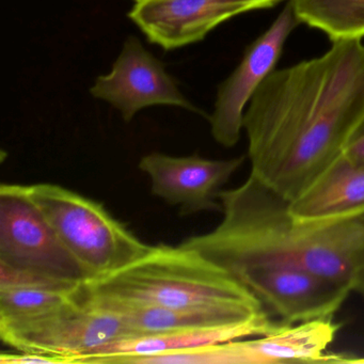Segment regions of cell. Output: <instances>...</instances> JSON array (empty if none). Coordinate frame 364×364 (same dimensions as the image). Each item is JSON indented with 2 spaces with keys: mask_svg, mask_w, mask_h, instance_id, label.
Listing matches in <instances>:
<instances>
[{
  "mask_svg": "<svg viewBox=\"0 0 364 364\" xmlns=\"http://www.w3.org/2000/svg\"><path fill=\"white\" fill-rule=\"evenodd\" d=\"M364 122V43L276 69L247 106L250 173L289 201L344 152Z\"/></svg>",
  "mask_w": 364,
  "mask_h": 364,
  "instance_id": "cell-1",
  "label": "cell"
},
{
  "mask_svg": "<svg viewBox=\"0 0 364 364\" xmlns=\"http://www.w3.org/2000/svg\"><path fill=\"white\" fill-rule=\"evenodd\" d=\"M223 220L213 231L183 246L233 276L257 265L309 270L358 293L364 279V215L342 220L304 223L289 201L249 174L236 188L218 196Z\"/></svg>",
  "mask_w": 364,
  "mask_h": 364,
  "instance_id": "cell-2",
  "label": "cell"
},
{
  "mask_svg": "<svg viewBox=\"0 0 364 364\" xmlns=\"http://www.w3.org/2000/svg\"><path fill=\"white\" fill-rule=\"evenodd\" d=\"M84 287L90 297L121 304L266 310L227 270L182 244L152 246L141 259L109 276L85 281Z\"/></svg>",
  "mask_w": 364,
  "mask_h": 364,
  "instance_id": "cell-3",
  "label": "cell"
},
{
  "mask_svg": "<svg viewBox=\"0 0 364 364\" xmlns=\"http://www.w3.org/2000/svg\"><path fill=\"white\" fill-rule=\"evenodd\" d=\"M26 188L61 242L85 268L89 280L114 274L152 249L99 202L59 185L36 184Z\"/></svg>",
  "mask_w": 364,
  "mask_h": 364,
  "instance_id": "cell-4",
  "label": "cell"
},
{
  "mask_svg": "<svg viewBox=\"0 0 364 364\" xmlns=\"http://www.w3.org/2000/svg\"><path fill=\"white\" fill-rule=\"evenodd\" d=\"M136 336L118 313L87 296L84 282L77 295L60 308L33 318L0 321V338L18 351L61 355L71 364L85 363L108 345Z\"/></svg>",
  "mask_w": 364,
  "mask_h": 364,
  "instance_id": "cell-5",
  "label": "cell"
},
{
  "mask_svg": "<svg viewBox=\"0 0 364 364\" xmlns=\"http://www.w3.org/2000/svg\"><path fill=\"white\" fill-rule=\"evenodd\" d=\"M0 263L65 282L90 279L29 197L26 185L0 187Z\"/></svg>",
  "mask_w": 364,
  "mask_h": 364,
  "instance_id": "cell-6",
  "label": "cell"
},
{
  "mask_svg": "<svg viewBox=\"0 0 364 364\" xmlns=\"http://www.w3.org/2000/svg\"><path fill=\"white\" fill-rule=\"evenodd\" d=\"M233 277L287 325L332 318L353 293L338 281L287 266H250Z\"/></svg>",
  "mask_w": 364,
  "mask_h": 364,
  "instance_id": "cell-7",
  "label": "cell"
},
{
  "mask_svg": "<svg viewBox=\"0 0 364 364\" xmlns=\"http://www.w3.org/2000/svg\"><path fill=\"white\" fill-rule=\"evenodd\" d=\"M300 22L287 1L272 24L247 48L233 73L219 86L214 112L210 117V133L217 144L233 148L244 131L247 106L264 80L276 70L289 36Z\"/></svg>",
  "mask_w": 364,
  "mask_h": 364,
  "instance_id": "cell-8",
  "label": "cell"
},
{
  "mask_svg": "<svg viewBox=\"0 0 364 364\" xmlns=\"http://www.w3.org/2000/svg\"><path fill=\"white\" fill-rule=\"evenodd\" d=\"M90 93L119 110L125 122L151 106H174L203 114L183 95L161 61L134 36L123 44L112 71L97 78Z\"/></svg>",
  "mask_w": 364,
  "mask_h": 364,
  "instance_id": "cell-9",
  "label": "cell"
},
{
  "mask_svg": "<svg viewBox=\"0 0 364 364\" xmlns=\"http://www.w3.org/2000/svg\"><path fill=\"white\" fill-rule=\"evenodd\" d=\"M287 0H146L129 18L149 41L170 50L201 41L234 16L268 9Z\"/></svg>",
  "mask_w": 364,
  "mask_h": 364,
  "instance_id": "cell-10",
  "label": "cell"
},
{
  "mask_svg": "<svg viewBox=\"0 0 364 364\" xmlns=\"http://www.w3.org/2000/svg\"><path fill=\"white\" fill-rule=\"evenodd\" d=\"M245 157L231 159L170 156L151 153L142 157L139 169L148 174L152 193L172 205L182 215L221 212L218 196L244 163Z\"/></svg>",
  "mask_w": 364,
  "mask_h": 364,
  "instance_id": "cell-11",
  "label": "cell"
},
{
  "mask_svg": "<svg viewBox=\"0 0 364 364\" xmlns=\"http://www.w3.org/2000/svg\"><path fill=\"white\" fill-rule=\"evenodd\" d=\"M340 326L332 318L282 323L264 336L223 343L227 364L329 363Z\"/></svg>",
  "mask_w": 364,
  "mask_h": 364,
  "instance_id": "cell-12",
  "label": "cell"
},
{
  "mask_svg": "<svg viewBox=\"0 0 364 364\" xmlns=\"http://www.w3.org/2000/svg\"><path fill=\"white\" fill-rule=\"evenodd\" d=\"M281 325V321L272 318V315L266 312L237 325L133 336L108 345L97 355L86 360L85 363H134L140 358L150 355L189 350L230 341L264 336Z\"/></svg>",
  "mask_w": 364,
  "mask_h": 364,
  "instance_id": "cell-13",
  "label": "cell"
},
{
  "mask_svg": "<svg viewBox=\"0 0 364 364\" xmlns=\"http://www.w3.org/2000/svg\"><path fill=\"white\" fill-rule=\"evenodd\" d=\"M289 212L304 223L342 220L364 215V164L341 154L299 197Z\"/></svg>",
  "mask_w": 364,
  "mask_h": 364,
  "instance_id": "cell-14",
  "label": "cell"
},
{
  "mask_svg": "<svg viewBox=\"0 0 364 364\" xmlns=\"http://www.w3.org/2000/svg\"><path fill=\"white\" fill-rule=\"evenodd\" d=\"M88 297L97 304L112 309L120 314L135 332L136 336L237 325L267 312L265 310L263 312L255 313L245 309L225 306L172 309L105 301L95 299L89 295Z\"/></svg>",
  "mask_w": 364,
  "mask_h": 364,
  "instance_id": "cell-15",
  "label": "cell"
},
{
  "mask_svg": "<svg viewBox=\"0 0 364 364\" xmlns=\"http://www.w3.org/2000/svg\"><path fill=\"white\" fill-rule=\"evenodd\" d=\"M300 24L325 33L331 42L364 38V0H287Z\"/></svg>",
  "mask_w": 364,
  "mask_h": 364,
  "instance_id": "cell-16",
  "label": "cell"
},
{
  "mask_svg": "<svg viewBox=\"0 0 364 364\" xmlns=\"http://www.w3.org/2000/svg\"><path fill=\"white\" fill-rule=\"evenodd\" d=\"M80 283L74 289L9 287L0 289V321L33 318L52 312L77 295Z\"/></svg>",
  "mask_w": 364,
  "mask_h": 364,
  "instance_id": "cell-17",
  "label": "cell"
},
{
  "mask_svg": "<svg viewBox=\"0 0 364 364\" xmlns=\"http://www.w3.org/2000/svg\"><path fill=\"white\" fill-rule=\"evenodd\" d=\"M1 364H69L70 360L61 355H43V353H3L0 355Z\"/></svg>",
  "mask_w": 364,
  "mask_h": 364,
  "instance_id": "cell-18",
  "label": "cell"
},
{
  "mask_svg": "<svg viewBox=\"0 0 364 364\" xmlns=\"http://www.w3.org/2000/svg\"><path fill=\"white\" fill-rule=\"evenodd\" d=\"M343 154L355 163L364 164V122L347 144Z\"/></svg>",
  "mask_w": 364,
  "mask_h": 364,
  "instance_id": "cell-19",
  "label": "cell"
},
{
  "mask_svg": "<svg viewBox=\"0 0 364 364\" xmlns=\"http://www.w3.org/2000/svg\"><path fill=\"white\" fill-rule=\"evenodd\" d=\"M330 363H349V364H364V358L353 357V355H333L331 353V361Z\"/></svg>",
  "mask_w": 364,
  "mask_h": 364,
  "instance_id": "cell-20",
  "label": "cell"
},
{
  "mask_svg": "<svg viewBox=\"0 0 364 364\" xmlns=\"http://www.w3.org/2000/svg\"><path fill=\"white\" fill-rule=\"evenodd\" d=\"M358 293L364 294V279L362 280L361 284H360L359 289H358Z\"/></svg>",
  "mask_w": 364,
  "mask_h": 364,
  "instance_id": "cell-21",
  "label": "cell"
},
{
  "mask_svg": "<svg viewBox=\"0 0 364 364\" xmlns=\"http://www.w3.org/2000/svg\"><path fill=\"white\" fill-rule=\"evenodd\" d=\"M136 4H140V3H144V1H146V0H134Z\"/></svg>",
  "mask_w": 364,
  "mask_h": 364,
  "instance_id": "cell-22",
  "label": "cell"
}]
</instances>
